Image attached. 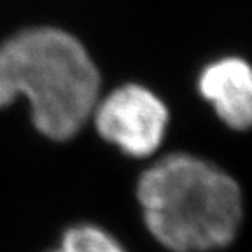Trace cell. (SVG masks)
I'll list each match as a JSON object with an SVG mask.
<instances>
[{
    "label": "cell",
    "instance_id": "1",
    "mask_svg": "<svg viewBox=\"0 0 252 252\" xmlns=\"http://www.w3.org/2000/svg\"><path fill=\"white\" fill-rule=\"evenodd\" d=\"M140 222L166 252H220L240 235L244 191L235 175L188 151L156 158L133 188Z\"/></svg>",
    "mask_w": 252,
    "mask_h": 252
},
{
    "label": "cell",
    "instance_id": "2",
    "mask_svg": "<svg viewBox=\"0 0 252 252\" xmlns=\"http://www.w3.org/2000/svg\"><path fill=\"white\" fill-rule=\"evenodd\" d=\"M100 94L98 65L70 32L33 27L0 44V110L25 100L32 130L44 140H74Z\"/></svg>",
    "mask_w": 252,
    "mask_h": 252
},
{
    "label": "cell",
    "instance_id": "3",
    "mask_svg": "<svg viewBox=\"0 0 252 252\" xmlns=\"http://www.w3.org/2000/svg\"><path fill=\"white\" fill-rule=\"evenodd\" d=\"M172 112L154 90L140 83H123L100 94L90 125L103 144L130 159H149L168 137Z\"/></svg>",
    "mask_w": 252,
    "mask_h": 252
},
{
    "label": "cell",
    "instance_id": "4",
    "mask_svg": "<svg viewBox=\"0 0 252 252\" xmlns=\"http://www.w3.org/2000/svg\"><path fill=\"white\" fill-rule=\"evenodd\" d=\"M196 91L220 125L244 133L252 125V68L240 56L212 60L196 77Z\"/></svg>",
    "mask_w": 252,
    "mask_h": 252
},
{
    "label": "cell",
    "instance_id": "5",
    "mask_svg": "<svg viewBox=\"0 0 252 252\" xmlns=\"http://www.w3.org/2000/svg\"><path fill=\"white\" fill-rule=\"evenodd\" d=\"M46 252H128L109 229L96 222H74L58 236L55 247Z\"/></svg>",
    "mask_w": 252,
    "mask_h": 252
}]
</instances>
